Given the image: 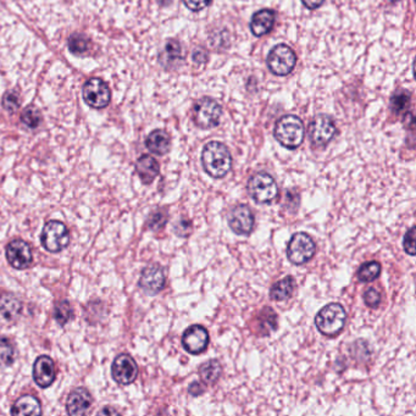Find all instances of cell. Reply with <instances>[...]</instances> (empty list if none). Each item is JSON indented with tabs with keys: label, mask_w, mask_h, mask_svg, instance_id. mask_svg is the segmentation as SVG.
I'll list each match as a JSON object with an SVG mask.
<instances>
[{
	"label": "cell",
	"mask_w": 416,
	"mask_h": 416,
	"mask_svg": "<svg viewBox=\"0 0 416 416\" xmlns=\"http://www.w3.org/2000/svg\"><path fill=\"white\" fill-rule=\"evenodd\" d=\"M90 405H92V397L88 391L84 389H76L67 398L66 411L70 415H84L88 413Z\"/></svg>",
	"instance_id": "17"
},
{
	"label": "cell",
	"mask_w": 416,
	"mask_h": 416,
	"mask_svg": "<svg viewBox=\"0 0 416 416\" xmlns=\"http://www.w3.org/2000/svg\"><path fill=\"white\" fill-rule=\"evenodd\" d=\"M221 364L217 359L206 361L199 369V375L201 380L208 384H214L221 375Z\"/></svg>",
	"instance_id": "25"
},
{
	"label": "cell",
	"mask_w": 416,
	"mask_h": 416,
	"mask_svg": "<svg viewBox=\"0 0 416 416\" xmlns=\"http://www.w3.org/2000/svg\"><path fill=\"white\" fill-rule=\"evenodd\" d=\"M42 245L51 253H58L65 249L70 243V234L66 226L60 221H49L45 223L42 236Z\"/></svg>",
	"instance_id": "7"
},
{
	"label": "cell",
	"mask_w": 416,
	"mask_h": 416,
	"mask_svg": "<svg viewBox=\"0 0 416 416\" xmlns=\"http://www.w3.org/2000/svg\"><path fill=\"white\" fill-rule=\"evenodd\" d=\"M306 136L304 123L295 115H286L278 120L275 126V138L289 149L298 148Z\"/></svg>",
	"instance_id": "3"
},
{
	"label": "cell",
	"mask_w": 416,
	"mask_h": 416,
	"mask_svg": "<svg viewBox=\"0 0 416 416\" xmlns=\"http://www.w3.org/2000/svg\"><path fill=\"white\" fill-rule=\"evenodd\" d=\"M317 245L306 232L294 233L287 245V258L294 265H304L315 256Z\"/></svg>",
	"instance_id": "5"
},
{
	"label": "cell",
	"mask_w": 416,
	"mask_h": 416,
	"mask_svg": "<svg viewBox=\"0 0 416 416\" xmlns=\"http://www.w3.org/2000/svg\"><path fill=\"white\" fill-rule=\"evenodd\" d=\"M248 192L258 204H271L278 198V182L267 172H256L249 178Z\"/></svg>",
	"instance_id": "4"
},
{
	"label": "cell",
	"mask_w": 416,
	"mask_h": 416,
	"mask_svg": "<svg viewBox=\"0 0 416 416\" xmlns=\"http://www.w3.org/2000/svg\"><path fill=\"white\" fill-rule=\"evenodd\" d=\"M204 392H206V389H204V386H203L201 383L195 381V382L189 384L188 393L191 394V395H193V397H199V395H201Z\"/></svg>",
	"instance_id": "38"
},
{
	"label": "cell",
	"mask_w": 416,
	"mask_h": 416,
	"mask_svg": "<svg viewBox=\"0 0 416 416\" xmlns=\"http://www.w3.org/2000/svg\"><path fill=\"white\" fill-rule=\"evenodd\" d=\"M256 225V217L249 206H234L228 214V226L239 236H249Z\"/></svg>",
	"instance_id": "11"
},
{
	"label": "cell",
	"mask_w": 416,
	"mask_h": 416,
	"mask_svg": "<svg viewBox=\"0 0 416 416\" xmlns=\"http://www.w3.org/2000/svg\"><path fill=\"white\" fill-rule=\"evenodd\" d=\"M294 289H295L294 278L292 276H287L272 286L270 289V298L276 302L289 299L293 295Z\"/></svg>",
	"instance_id": "23"
},
{
	"label": "cell",
	"mask_w": 416,
	"mask_h": 416,
	"mask_svg": "<svg viewBox=\"0 0 416 416\" xmlns=\"http://www.w3.org/2000/svg\"><path fill=\"white\" fill-rule=\"evenodd\" d=\"M363 298H364V303L371 309L378 308L381 303V293L376 289H367V292L363 295Z\"/></svg>",
	"instance_id": "31"
},
{
	"label": "cell",
	"mask_w": 416,
	"mask_h": 416,
	"mask_svg": "<svg viewBox=\"0 0 416 416\" xmlns=\"http://www.w3.org/2000/svg\"><path fill=\"white\" fill-rule=\"evenodd\" d=\"M273 23H275V12L269 9H264V10L256 12L252 17L250 31L256 37H261L271 31Z\"/></svg>",
	"instance_id": "19"
},
{
	"label": "cell",
	"mask_w": 416,
	"mask_h": 416,
	"mask_svg": "<svg viewBox=\"0 0 416 416\" xmlns=\"http://www.w3.org/2000/svg\"><path fill=\"white\" fill-rule=\"evenodd\" d=\"M88 39L81 34H73L69 39V49L73 54H84L88 50Z\"/></svg>",
	"instance_id": "29"
},
{
	"label": "cell",
	"mask_w": 416,
	"mask_h": 416,
	"mask_svg": "<svg viewBox=\"0 0 416 416\" xmlns=\"http://www.w3.org/2000/svg\"><path fill=\"white\" fill-rule=\"evenodd\" d=\"M21 310L23 303L14 294L6 293L0 297V314L5 317L8 321L17 319Z\"/></svg>",
	"instance_id": "21"
},
{
	"label": "cell",
	"mask_w": 416,
	"mask_h": 416,
	"mask_svg": "<svg viewBox=\"0 0 416 416\" xmlns=\"http://www.w3.org/2000/svg\"><path fill=\"white\" fill-rule=\"evenodd\" d=\"M15 350L10 341L0 339V367H9L14 363Z\"/></svg>",
	"instance_id": "27"
},
{
	"label": "cell",
	"mask_w": 416,
	"mask_h": 416,
	"mask_svg": "<svg viewBox=\"0 0 416 416\" xmlns=\"http://www.w3.org/2000/svg\"><path fill=\"white\" fill-rule=\"evenodd\" d=\"M391 3H395V1H400V0H389Z\"/></svg>",
	"instance_id": "40"
},
{
	"label": "cell",
	"mask_w": 416,
	"mask_h": 416,
	"mask_svg": "<svg viewBox=\"0 0 416 416\" xmlns=\"http://www.w3.org/2000/svg\"><path fill=\"white\" fill-rule=\"evenodd\" d=\"M381 265L378 261H369L363 264L356 272V278L363 283L372 282L380 276Z\"/></svg>",
	"instance_id": "26"
},
{
	"label": "cell",
	"mask_w": 416,
	"mask_h": 416,
	"mask_svg": "<svg viewBox=\"0 0 416 416\" xmlns=\"http://www.w3.org/2000/svg\"><path fill=\"white\" fill-rule=\"evenodd\" d=\"M302 1H303V4H304L308 9L315 10L319 6L322 5V3H323L325 0H302Z\"/></svg>",
	"instance_id": "39"
},
{
	"label": "cell",
	"mask_w": 416,
	"mask_h": 416,
	"mask_svg": "<svg viewBox=\"0 0 416 416\" xmlns=\"http://www.w3.org/2000/svg\"><path fill=\"white\" fill-rule=\"evenodd\" d=\"M403 248L406 252V254L415 256V228L414 226L405 233Z\"/></svg>",
	"instance_id": "33"
},
{
	"label": "cell",
	"mask_w": 416,
	"mask_h": 416,
	"mask_svg": "<svg viewBox=\"0 0 416 416\" xmlns=\"http://www.w3.org/2000/svg\"><path fill=\"white\" fill-rule=\"evenodd\" d=\"M42 413L40 403L34 395H23L12 406V415H39Z\"/></svg>",
	"instance_id": "22"
},
{
	"label": "cell",
	"mask_w": 416,
	"mask_h": 416,
	"mask_svg": "<svg viewBox=\"0 0 416 416\" xmlns=\"http://www.w3.org/2000/svg\"><path fill=\"white\" fill-rule=\"evenodd\" d=\"M222 109L217 100L203 98L198 100L193 109V119L198 127L212 128L220 123Z\"/></svg>",
	"instance_id": "8"
},
{
	"label": "cell",
	"mask_w": 416,
	"mask_h": 416,
	"mask_svg": "<svg viewBox=\"0 0 416 416\" xmlns=\"http://www.w3.org/2000/svg\"><path fill=\"white\" fill-rule=\"evenodd\" d=\"M297 64V56L289 45H278L267 56L269 70L276 76H287Z\"/></svg>",
	"instance_id": "6"
},
{
	"label": "cell",
	"mask_w": 416,
	"mask_h": 416,
	"mask_svg": "<svg viewBox=\"0 0 416 416\" xmlns=\"http://www.w3.org/2000/svg\"><path fill=\"white\" fill-rule=\"evenodd\" d=\"M19 106H20V100H19V95L16 93H14V92H10V93H6L4 95V99H3V106H4V109L6 111H9V112H15V111L19 109Z\"/></svg>",
	"instance_id": "34"
},
{
	"label": "cell",
	"mask_w": 416,
	"mask_h": 416,
	"mask_svg": "<svg viewBox=\"0 0 416 416\" xmlns=\"http://www.w3.org/2000/svg\"><path fill=\"white\" fill-rule=\"evenodd\" d=\"M73 317V309L69 302H62L56 308V320L59 325H66Z\"/></svg>",
	"instance_id": "28"
},
{
	"label": "cell",
	"mask_w": 416,
	"mask_h": 416,
	"mask_svg": "<svg viewBox=\"0 0 416 416\" xmlns=\"http://www.w3.org/2000/svg\"><path fill=\"white\" fill-rule=\"evenodd\" d=\"M347 321V311L339 303L323 306L315 317V326L326 337H336L342 332Z\"/></svg>",
	"instance_id": "2"
},
{
	"label": "cell",
	"mask_w": 416,
	"mask_h": 416,
	"mask_svg": "<svg viewBox=\"0 0 416 416\" xmlns=\"http://www.w3.org/2000/svg\"><path fill=\"white\" fill-rule=\"evenodd\" d=\"M6 259L12 267L17 270L27 269L32 264V252L31 247L21 239H15L9 243L6 248Z\"/></svg>",
	"instance_id": "14"
},
{
	"label": "cell",
	"mask_w": 416,
	"mask_h": 416,
	"mask_svg": "<svg viewBox=\"0 0 416 416\" xmlns=\"http://www.w3.org/2000/svg\"><path fill=\"white\" fill-rule=\"evenodd\" d=\"M34 378L42 389L49 387L56 380V364L47 355L39 356L34 365Z\"/></svg>",
	"instance_id": "16"
},
{
	"label": "cell",
	"mask_w": 416,
	"mask_h": 416,
	"mask_svg": "<svg viewBox=\"0 0 416 416\" xmlns=\"http://www.w3.org/2000/svg\"><path fill=\"white\" fill-rule=\"evenodd\" d=\"M139 287L143 289V292L150 295H154L162 291L165 287V273L162 267L158 265H150L145 267L140 273L139 278Z\"/></svg>",
	"instance_id": "15"
},
{
	"label": "cell",
	"mask_w": 416,
	"mask_h": 416,
	"mask_svg": "<svg viewBox=\"0 0 416 416\" xmlns=\"http://www.w3.org/2000/svg\"><path fill=\"white\" fill-rule=\"evenodd\" d=\"M147 148L156 156H165L171 148V140L169 134L162 130H156L145 140Z\"/></svg>",
	"instance_id": "20"
},
{
	"label": "cell",
	"mask_w": 416,
	"mask_h": 416,
	"mask_svg": "<svg viewBox=\"0 0 416 416\" xmlns=\"http://www.w3.org/2000/svg\"><path fill=\"white\" fill-rule=\"evenodd\" d=\"M111 375L120 384H130L134 382L138 375V367L132 356L121 354L117 356L111 367Z\"/></svg>",
	"instance_id": "13"
},
{
	"label": "cell",
	"mask_w": 416,
	"mask_h": 416,
	"mask_svg": "<svg viewBox=\"0 0 416 416\" xmlns=\"http://www.w3.org/2000/svg\"><path fill=\"white\" fill-rule=\"evenodd\" d=\"M191 230H192V225H191V222L187 221V220H178V223L175 225V232H176V234L180 236V237H186V236H188Z\"/></svg>",
	"instance_id": "37"
},
{
	"label": "cell",
	"mask_w": 416,
	"mask_h": 416,
	"mask_svg": "<svg viewBox=\"0 0 416 416\" xmlns=\"http://www.w3.org/2000/svg\"><path fill=\"white\" fill-rule=\"evenodd\" d=\"M201 165L211 178H225L232 167V156L226 145L212 140L201 151Z\"/></svg>",
	"instance_id": "1"
},
{
	"label": "cell",
	"mask_w": 416,
	"mask_h": 416,
	"mask_svg": "<svg viewBox=\"0 0 416 416\" xmlns=\"http://www.w3.org/2000/svg\"><path fill=\"white\" fill-rule=\"evenodd\" d=\"M167 217L165 211H156L150 215L149 220H148V225L151 230H159V228H164L165 223H167Z\"/></svg>",
	"instance_id": "32"
},
{
	"label": "cell",
	"mask_w": 416,
	"mask_h": 416,
	"mask_svg": "<svg viewBox=\"0 0 416 416\" xmlns=\"http://www.w3.org/2000/svg\"><path fill=\"white\" fill-rule=\"evenodd\" d=\"M161 64L165 67L175 66L178 62H181V60H184V56H182V48L178 43V40H173L170 39L167 42L165 48L162 50L160 56Z\"/></svg>",
	"instance_id": "24"
},
{
	"label": "cell",
	"mask_w": 416,
	"mask_h": 416,
	"mask_svg": "<svg viewBox=\"0 0 416 416\" xmlns=\"http://www.w3.org/2000/svg\"><path fill=\"white\" fill-rule=\"evenodd\" d=\"M337 134V128L331 117L319 115L311 121L309 126V138L315 147H325Z\"/></svg>",
	"instance_id": "9"
},
{
	"label": "cell",
	"mask_w": 416,
	"mask_h": 416,
	"mask_svg": "<svg viewBox=\"0 0 416 416\" xmlns=\"http://www.w3.org/2000/svg\"><path fill=\"white\" fill-rule=\"evenodd\" d=\"M209 332L201 325L189 326L182 334V345L189 354L198 355L209 345Z\"/></svg>",
	"instance_id": "12"
},
{
	"label": "cell",
	"mask_w": 416,
	"mask_h": 416,
	"mask_svg": "<svg viewBox=\"0 0 416 416\" xmlns=\"http://www.w3.org/2000/svg\"><path fill=\"white\" fill-rule=\"evenodd\" d=\"M184 5L188 8L191 12H201L206 6H209L211 0H184Z\"/></svg>",
	"instance_id": "35"
},
{
	"label": "cell",
	"mask_w": 416,
	"mask_h": 416,
	"mask_svg": "<svg viewBox=\"0 0 416 416\" xmlns=\"http://www.w3.org/2000/svg\"><path fill=\"white\" fill-rule=\"evenodd\" d=\"M21 121H23L27 127H38L40 123V112L37 108L34 106H27L21 114Z\"/></svg>",
	"instance_id": "30"
},
{
	"label": "cell",
	"mask_w": 416,
	"mask_h": 416,
	"mask_svg": "<svg viewBox=\"0 0 416 416\" xmlns=\"http://www.w3.org/2000/svg\"><path fill=\"white\" fill-rule=\"evenodd\" d=\"M408 103H409V97L404 95V93L403 95H394L393 99H392V106H393V109L397 112L404 110L405 108L408 106Z\"/></svg>",
	"instance_id": "36"
},
{
	"label": "cell",
	"mask_w": 416,
	"mask_h": 416,
	"mask_svg": "<svg viewBox=\"0 0 416 416\" xmlns=\"http://www.w3.org/2000/svg\"><path fill=\"white\" fill-rule=\"evenodd\" d=\"M110 89L100 78H90L84 87V99L95 109H103L110 101Z\"/></svg>",
	"instance_id": "10"
},
{
	"label": "cell",
	"mask_w": 416,
	"mask_h": 416,
	"mask_svg": "<svg viewBox=\"0 0 416 416\" xmlns=\"http://www.w3.org/2000/svg\"><path fill=\"white\" fill-rule=\"evenodd\" d=\"M136 171L143 184H150L158 178L160 167L153 156H142L136 162Z\"/></svg>",
	"instance_id": "18"
}]
</instances>
